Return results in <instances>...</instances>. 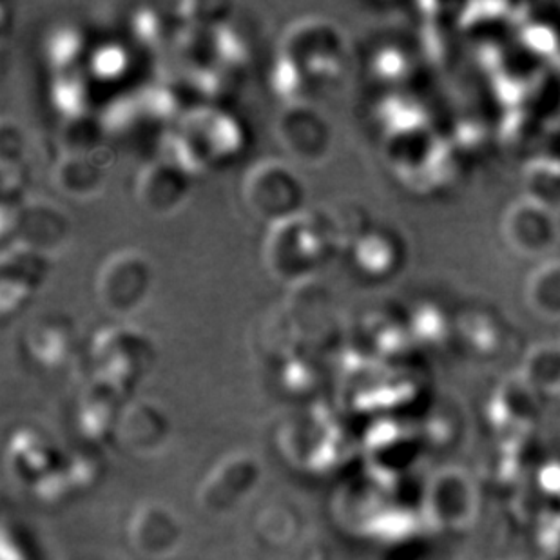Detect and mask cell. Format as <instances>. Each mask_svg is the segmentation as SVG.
Returning a JSON list of instances; mask_svg holds the SVG:
<instances>
[{"instance_id":"6da1fadb","label":"cell","mask_w":560,"mask_h":560,"mask_svg":"<svg viewBox=\"0 0 560 560\" xmlns=\"http://www.w3.org/2000/svg\"><path fill=\"white\" fill-rule=\"evenodd\" d=\"M27 334L37 352H44V349L48 352V347H51L49 354L59 352L62 355L71 339V325L57 317H43V322H38Z\"/></svg>"},{"instance_id":"7a4b0ae2","label":"cell","mask_w":560,"mask_h":560,"mask_svg":"<svg viewBox=\"0 0 560 560\" xmlns=\"http://www.w3.org/2000/svg\"><path fill=\"white\" fill-rule=\"evenodd\" d=\"M54 101L63 117H79L84 113L88 102L85 80L77 73H71L69 79L57 80L54 84Z\"/></svg>"},{"instance_id":"277c9868","label":"cell","mask_w":560,"mask_h":560,"mask_svg":"<svg viewBox=\"0 0 560 560\" xmlns=\"http://www.w3.org/2000/svg\"><path fill=\"white\" fill-rule=\"evenodd\" d=\"M126 54L118 46H104L96 51L95 59H93L96 74L104 79H115L126 69Z\"/></svg>"},{"instance_id":"3957f363","label":"cell","mask_w":560,"mask_h":560,"mask_svg":"<svg viewBox=\"0 0 560 560\" xmlns=\"http://www.w3.org/2000/svg\"><path fill=\"white\" fill-rule=\"evenodd\" d=\"M80 35L71 27H62V32L55 33L49 40V60L55 68H63L79 55Z\"/></svg>"}]
</instances>
